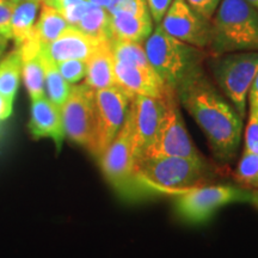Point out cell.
I'll return each mask as SVG.
<instances>
[{"label":"cell","instance_id":"6da1fadb","mask_svg":"<svg viewBox=\"0 0 258 258\" xmlns=\"http://www.w3.org/2000/svg\"><path fill=\"white\" fill-rule=\"evenodd\" d=\"M177 98L205 133L215 158L228 163L237 156L243 118L222 98L203 71L183 83Z\"/></svg>","mask_w":258,"mask_h":258},{"label":"cell","instance_id":"7a4b0ae2","mask_svg":"<svg viewBox=\"0 0 258 258\" xmlns=\"http://www.w3.org/2000/svg\"><path fill=\"white\" fill-rule=\"evenodd\" d=\"M139 179L151 194L180 192L205 185L219 175V171L203 159L184 157H153L138 161Z\"/></svg>","mask_w":258,"mask_h":258},{"label":"cell","instance_id":"3957f363","mask_svg":"<svg viewBox=\"0 0 258 258\" xmlns=\"http://www.w3.org/2000/svg\"><path fill=\"white\" fill-rule=\"evenodd\" d=\"M144 48L151 66L175 92L183 83L202 71L203 50L172 37L160 24L148 36Z\"/></svg>","mask_w":258,"mask_h":258},{"label":"cell","instance_id":"277c9868","mask_svg":"<svg viewBox=\"0 0 258 258\" xmlns=\"http://www.w3.org/2000/svg\"><path fill=\"white\" fill-rule=\"evenodd\" d=\"M212 19L214 53L258 51V10L246 0H221Z\"/></svg>","mask_w":258,"mask_h":258},{"label":"cell","instance_id":"5b68a950","mask_svg":"<svg viewBox=\"0 0 258 258\" xmlns=\"http://www.w3.org/2000/svg\"><path fill=\"white\" fill-rule=\"evenodd\" d=\"M98 159L106 180L121 196L137 199L150 192L137 173L133 154V129L129 112L123 127Z\"/></svg>","mask_w":258,"mask_h":258},{"label":"cell","instance_id":"8992f818","mask_svg":"<svg viewBox=\"0 0 258 258\" xmlns=\"http://www.w3.org/2000/svg\"><path fill=\"white\" fill-rule=\"evenodd\" d=\"M231 203H256L258 194L234 185H201L177 192V214L189 224H202Z\"/></svg>","mask_w":258,"mask_h":258},{"label":"cell","instance_id":"52a82bcc","mask_svg":"<svg viewBox=\"0 0 258 258\" xmlns=\"http://www.w3.org/2000/svg\"><path fill=\"white\" fill-rule=\"evenodd\" d=\"M215 80L241 118L246 112L251 84L258 73V51H240L221 55L213 67Z\"/></svg>","mask_w":258,"mask_h":258},{"label":"cell","instance_id":"ba28073f","mask_svg":"<svg viewBox=\"0 0 258 258\" xmlns=\"http://www.w3.org/2000/svg\"><path fill=\"white\" fill-rule=\"evenodd\" d=\"M60 110L66 137L92 153L97 124L95 90L85 83L72 86Z\"/></svg>","mask_w":258,"mask_h":258},{"label":"cell","instance_id":"9c48e42d","mask_svg":"<svg viewBox=\"0 0 258 258\" xmlns=\"http://www.w3.org/2000/svg\"><path fill=\"white\" fill-rule=\"evenodd\" d=\"M134 96L120 85L95 91L97 124L91 153L95 157L99 158L123 127Z\"/></svg>","mask_w":258,"mask_h":258},{"label":"cell","instance_id":"30bf717a","mask_svg":"<svg viewBox=\"0 0 258 258\" xmlns=\"http://www.w3.org/2000/svg\"><path fill=\"white\" fill-rule=\"evenodd\" d=\"M163 156L203 159V156L195 147L186 132L182 114L177 104V96L171 97L167 101L157 139L145 158Z\"/></svg>","mask_w":258,"mask_h":258},{"label":"cell","instance_id":"8fae6325","mask_svg":"<svg viewBox=\"0 0 258 258\" xmlns=\"http://www.w3.org/2000/svg\"><path fill=\"white\" fill-rule=\"evenodd\" d=\"M173 96L167 97L165 99L139 95L133 97L129 114H131L132 129H133V154L135 165L138 161L144 159L148 150L156 141L167 101Z\"/></svg>","mask_w":258,"mask_h":258},{"label":"cell","instance_id":"7c38bea8","mask_svg":"<svg viewBox=\"0 0 258 258\" xmlns=\"http://www.w3.org/2000/svg\"><path fill=\"white\" fill-rule=\"evenodd\" d=\"M161 28L177 40L200 49L212 44V25L194 12L185 0H172L161 22Z\"/></svg>","mask_w":258,"mask_h":258},{"label":"cell","instance_id":"4fadbf2b","mask_svg":"<svg viewBox=\"0 0 258 258\" xmlns=\"http://www.w3.org/2000/svg\"><path fill=\"white\" fill-rule=\"evenodd\" d=\"M115 77L117 85L133 95L148 96L160 99L176 95L175 91L166 86L153 67L145 69V67L115 61Z\"/></svg>","mask_w":258,"mask_h":258},{"label":"cell","instance_id":"5bb4252c","mask_svg":"<svg viewBox=\"0 0 258 258\" xmlns=\"http://www.w3.org/2000/svg\"><path fill=\"white\" fill-rule=\"evenodd\" d=\"M104 42L109 41H99L74 27H69L56 40L42 44V53L55 63L64 60L88 61Z\"/></svg>","mask_w":258,"mask_h":258},{"label":"cell","instance_id":"9a60e30c","mask_svg":"<svg viewBox=\"0 0 258 258\" xmlns=\"http://www.w3.org/2000/svg\"><path fill=\"white\" fill-rule=\"evenodd\" d=\"M29 129L35 138L51 139L57 151H60L66 137L60 108L46 96L32 101Z\"/></svg>","mask_w":258,"mask_h":258},{"label":"cell","instance_id":"2e32d148","mask_svg":"<svg viewBox=\"0 0 258 258\" xmlns=\"http://www.w3.org/2000/svg\"><path fill=\"white\" fill-rule=\"evenodd\" d=\"M85 84L95 91L117 85L110 41L104 42L86 61Z\"/></svg>","mask_w":258,"mask_h":258},{"label":"cell","instance_id":"e0dca14e","mask_svg":"<svg viewBox=\"0 0 258 258\" xmlns=\"http://www.w3.org/2000/svg\"><path fill=\"white\" fill-rule=\"evenodd\" d=\"M152 29L151 16H137L123 11L110 14L111 40L143 43L152 34Z\"/></svg>","mask_w":258,"mask_h":258},{"label":"cell","instance_id":"ac0fdd59","mask_svg":"<svg viewBox=\"0 0 258 258\" xmlns=\"http://www.w3.org/2000/svg\"><path fill=\"white\" fill-rule=\"evenodd\" d=\"M41 3V0L12 2L11 31L17 48L31 37Z\"/></svg>","mask_w":258,"mask_h":258},{"label":"cell","instance_id":"d6986e66","mask_svg":"<svg viewBox=\"0 0 258 258\" xmlns=\"http://www.w3.org/2000/svg\"><path fill=\"white\" fill-rule=\"evenodd\" d=\"M71 27L61 12L51 6L42 5L38 21L35 23L32 35L41 44H48L56 40L67 28Z\"/></svg>","mask_w":258,"mask_h":258},{"label":"cell","instance_id":"ffe728a7","mask_svg":"<svg viewBox=\"0 0 258 258\" xmlns=\"http://www.w3.org/2000/svg\"><path fill=\"white\" fill-rule=\"evenodd\" d=\"M79 31L99 41H110V14L99 6L90 5L82 19L74 25Z\"/></svg>","mask_w":258,"mask_h":258},{"label":"cell","instance_id":"44dd1931","mask_svg":"<svg viewBox=\"0 0 258 258\" xmlns=\"http://www.w3.org/2000/svg\"><path fill=\"white\" fill-rule=\"evenodd\" d=\"M22 74V56L18 49L0 61V95L14 102Z\"/></svg>","mask_w":258,"mask_h":258},{"label":"cell","instance_id":"7402d4cb","mask_svg":"<svg viewBox=\"0 0 258 258\" xmlns=\"http://www.w3.org/2000/svg\"><path fill=\"white\" fill-rule=\"evenodd\" d=\"M42 59H43L44 67V88H46L48 99L61 108L69 98L72 86L63 79L54 61L48 59L43 53H42Z\"/></svg>","mask_w":258,"mask_h":258},{"label":"cell","instance_id":"603a6c76","mask_svg":"<svg viewBox=\"0 0 258 258\" xmlns=\"http://www.w3.org/2000/svg\"><path fill=\"white\" fill-rule=\"evenodd\" d=\"M110 48L115 61L134 64V66L145 67V69L152 67L147 59L146 51H145V48L143 47V43L121 40H111Z\"/></svg>","mask_w":258,"mask_h":258},{"label":"cell","instance_id":"cb8c5ba5","mask_svg":"<svg viewBox=\"0 0 258 258\" xmlns=\"http://www.w3.org/2000/svg\"><path fill=\"white\" fill-rule=\"evenodd\" d=\"M234 177L241 185L258 189V153L244 151Z\"/></svg>","mask_w":258,"mask_h":258},{"label":"cell","instance_id":"d4e9b609","mask_svg":"<svg viewBox=\"0 0 258 258\" xmlns=\"http://www.w3.org/2000/svg\"><path fill=\"white\" fill-rule=\"evenodd\" d=\"M56 67L63 79L70 84L78 83L86 76V61L64 60L57 62Z\"/></svg>","mask_w":258,"mask_h":258},{"label":"cell","instance_id":"484cf974","mask_svg":"<svg viewBox=\"0 0 258 258\" xmlns=\"http://www.w3.org/2000/svg\"><path fill=\"white\" fill-rule=\"evenodd\" d=\"M106 11L109 14L123 11L137 16H151L146 0H112L110 8Z\"/></svg>","mask_w":258,"mask_h":258},{"label":"cell","instance_id":"4316f807","mask_svg":"<svg viewBox=\"0 0 258 258\" xmlns=\"http://www.w3.org/2000/svg\"><path fill=\"white\" fill-rule=\"evenodd\" d=\"M244 137L245 152L258 153V110L250 111Z\"/></svg>","mask_w":258,"mask_h":258},{"label":"cell","instance_id":"83f0119b","mask_svg":"<svg viewBox=\"0 0 258 258\" xmlns=\"http://www.w3.org/2000/svg\"><path fill=\"white\" fill-rule=\"evenodd\" d=\"M186 4L200 17L209 22L217 12V9L221 0H185Z\"/></svg>","mask_w":258,"mask_h":258},{"label":"cell","instance_id":"f1b7e54d","mask_svg":"<svg viewBox=\"0 0 258 258\" xmlns=\"http://www.w3.org/2000/svg\"><path fill=\"white\" fill-rule=\"evenodd\" d=\"M90 5H91V3L88 2V0H82V2L74 3V4L66 6L60 12L64 17V19L69 22L71 27H74L82 19L83 16L85 15V12L90 8Z\"/></svg>","mask_w":258,"mask_h":258},{"label":"cell","instance_id":"f546056e","mask_svg":"<svg viewBox=\"0 0 258 258\" xmlns=\"http://www.w3.org/2000/svg\"><path fill=\"white\" fill-rule=\"evenodd\" d=\"M11 16H12V2L11 0H0V35L12 38L11 31Z\"/></svg>","mask_w":258,"mask_h":258},{"label":"cell","instance_id":"4dcf8cb0","mask_svg":"<svg viewBox=\"0 0 258 258\" xmlns=\"http://www.w3.org/2000/svg\"><path fill=\"white\" fill-rule=\"evenodd\" d=\"M147 8L150 10L151 17L157 24H160L161 19L169 10L172 0H146Z\"/></svg>","mask_w":258,"mask_h":258},{"label":"cell","instance_id":"1f68e13d","mask_svg":"<svg viewBox=\"0 0 258 258\" xmlns=\"http://www.w3.org/2000/svg\"><path fill=\"white\" fill-rule=\"evenodd\" d=\"M249 98V104H250V111L258 110V73L254 77L252 84H251V88L247 95Z\"/></svg>","mask_w":258,"mask_h":258},{"label":"cell","instance_id":"d6a6232c","mask_svg":"<svg viewBox=\"0 0 258 258\" xmlns=\"http://www.w3.org/2000/svg\"><path fill=\"white\" fill-rule=\"evenodd\" d=\"M12 101L0 95V121H4L12 114Z\"/></svg>","mask_w":258,"mask_h":258},{"label":"cell","instance_id":"836d02e7","mask_svg":"<svg viewBox=\"0 0 258 258\" xmlns=\"http://www.w3.org/2000/svg\"><path fill=\"white\" fill-rule=\"evenodd\" d=\"M41 2L48 6H51V8H54L60 12L61 10H63L66 6L74 4V3L82 2V0H41Z\"/></svg>","mask_w":258,"mask_h":258},{"label":"cell","instance_id":"e575fe53","mask_svg":"<svg viewBox=\"0 0 258 258\" xmlns=\"http://www.w3.org/2000/svg\"><path fill=\"white\" fill-rule=\"evenodd\" d=\"M88 2H90L93 5L99 6V8H103V9H105V10H108L109 8H110L112 0H88Z\"/></svg>","mask_w":258,"mask_h":258},{"label":"cell","instance_id":"d590c367","mask_svg":"<svg viewBox=\"0 0 258 258\" xmlns=\"http://www.w3.org/2000/svg\"><path fill=\"white\" fill-rule=\"evenodd\" d=\"M6 44H8V38L0 35V46H6Z\"/></svg>","mask_w":258,"mask_h":258},{"label":"cell","instance_id":"8d00e7d4","mask_svg":"<svg viewBox=\"0 0 258 258\" xmlns=\"http://www.w3.org/2000/svg\"><path fill=\"white\" fill-rule=\"evenodd\" d=\"M246 2L250 3L251 5L254 6V8H256V9L258 10V0H246Z\"/></svg>","mask_w":258,"mask_h":258},{"label":"cell","instance_id":"74e56055","mask_svg":"<svg viewBox=\"0 0 258 258\" xmlns=\"http://www.w3.org/2000/svg\"><path fill=\"white\" fill-rule=\"evenodd\" d=\"M5 48H6V46H0V56H2V54L4 53Z\"/></svg>","mask_w":258,"mask_h":258},{"label":"cell","instance_id":"f35d334b","mask_svg":"<svg viewBox=\"0 0 258 258\" xmlns=\"http://www.w3.org/2000/svg\"><path fill=\"white\" fill-rule=\"evenodd\" d=\"M11 2H18V0H11Z\"/></svg>","mask_w":258,"mask_h":258}]
</instances>
